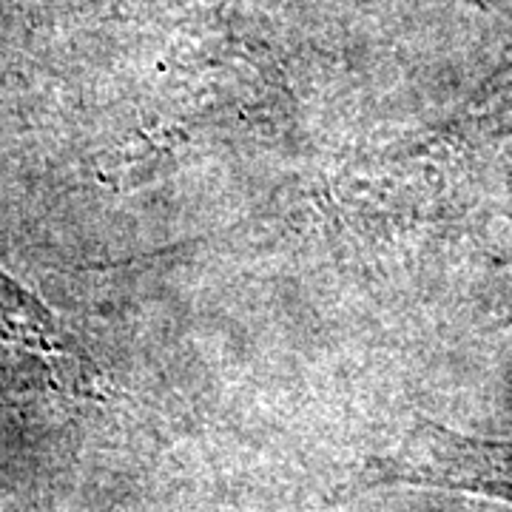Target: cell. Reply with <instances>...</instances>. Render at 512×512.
Returning a JSON list of instances; mask_svg holds the SVG:
<instances>
[{
  "instance_id": "obj_1",
  "label": "cell",
  "mask_w": 512,
  "mask_h": 512,
  "mask_svg": "<svg viewBox=\"0 0 512 512\" xmlns=\"http://www.w3.org/2000/svg\"><path fill=\"white\" fill-rule=\"evenodd\" d=\"M359 487H424L512 507V439H484L416 419L359 470Z\"/></svg>"
},
{
  "instance_id": "obj_2",
  "label": "cell",
  "mask_w": 512,
  "mask_h": 512,
  "mask_svg": "<svg viewBox=\"0 0 512 512\" xmlns=\"http://www.w3.org/2000/svg\"><path fill=\"white\" fill-rule=\"evenodd\" d=\"M0 365L40 367L52 382L83 387L89 359L72 342L52 308L0 268Z\"/></svg>"
}]
</instances>
